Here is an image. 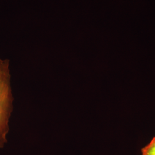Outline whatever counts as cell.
Here are the masks:
<instances>
[{"label":"cell","mask_w":155,"mask_h":155,"mask_svg":"<svg viewBox=\"0 0 155 155\" xmlns=\"http://www.w3.org/2000/svg\"><path fill=\"white\" fill-rule=\"evenodd\" d=\"M9 61L0 59V149L8 143L9 122L13 111V97Z\"/></svg>","instance_id":"obj_1"},{"label":"cell","mask_w":155,"mask_h":155,"mask_svg":"<svg viewBox=\"0 0 155 155\" xmlns=\"http://www.w3.org/2000/svg\"><path fill=\"white\" fill-rule=\"evenodd\" d=\"M141 155H155V136L149 144L141 149Z\"/></svg>","instance_id":"obj_2"}]
</instances>
